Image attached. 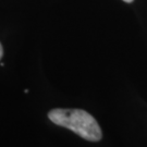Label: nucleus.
<instances>
[{
  "mask_svg": "<svg viewBox=\"0 0 147 147\" xmlns=\"http://www.w3.org/2000/svg\"><path fill=\"white\" fill-rule=\"evenodd\" d=\"M2 56H3V48L1 46V44H0V60L2 58Z\"/></svg>",
  "mask_w": 147,
  "mask_h": 147,
  "instance_id": "2",
  "label": "nucleus"
},
{
  "mask_svg": "<svg viewBox=\"0 0 147 147\" xmlns=\"http://www.w3.org/2000/svg\"><path fill=\"white\" fill-rule=\"evenodd\" d=\"M49 120L59 126L67 127L89 142H98L102 137L98 122L87 111L82 109H53Z\"/></svg>",
  "mask_w": 147,
  "mask_h": 147,
  "instance_id": "1",
  "label": "nucleus"
},
{
  "mask_svg": "<svg viewBox=\"0 0 147 147\" xmlns=\"http://www.w3.org/2000/svg\"><path fill=\"white\" fill-rule=\"evenodd\" d=\"M123 1H124V2H129V3H130V2H132L133 0H123Z\"/></svg>",
  "mask_w": 147,
  "mask_h": 147,
  "instance_id": "3",
  "label": "nucleus"
}]
</instances>
